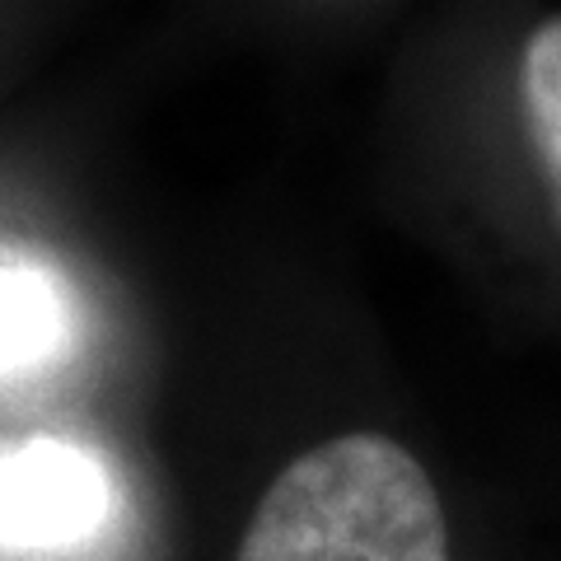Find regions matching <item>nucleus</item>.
I'll list each match as a JSON object with an SVG mask.
<instances>
[{
  "label": "nucleus",
  "instance_id": "4",
  "mask_svg": "<svg viewBox=\"0 0 561 561\" xmlns=\"http://www.w3.org/2000/svg\"><path fill=\"white\" fill-rule=\"evenodd\" d=\"M519 103L534 154L548 173L552 202L561 210V14L538 24L519 57Z\"/></svg>",
  "mask_w": 561,
  "mask_h": 561
},
{
  "label": "nucleus",
  "instance_id": "3",
  "mask_svg": "<svg viewBox=\"0 0 561 561\" xmlns=\"http://www.w3.org/2000/svg\"><path fill=\"white\" fill-rule=\"evenodd\" d=\"M70 337V305L38 262L0 253V379L57 360Z\"/></svg>",
  "mask_w": 561,
  "mask_h": 561
},
{
  "label": "nucleus",
  "instance_id": "2",
  "mask_svg": "<svg viewBox=\"0 0 561 561\" xmlns=\"http://www.w3.org/2000/svg\"><path fill=\"white\" fill-rule=\"evenodd\" d=\"M113 482L94 449L33 435L0 449V552H57L103 529Z\"/></svg>",
  "mask_w": 561,
  "mask_h": 561
},
{
  "label": "nucleus",
  "instance_id": "1",
  "mask_svg": "<svg viewBox=\"0 0 561 561\" xmlns=\"http://www.w3.org/2000/svg\"><path fill=\"white\" fill-rule=\"evenodd\" d=\"M239 561H449V529L426 468L365 431L313 445L280 472Z\"/></svg>",
  "mask_w": 561,
  "mask_h": 561
}]
</instances>
